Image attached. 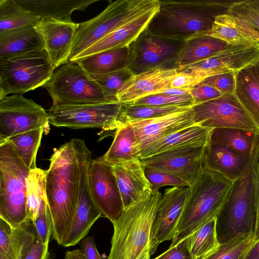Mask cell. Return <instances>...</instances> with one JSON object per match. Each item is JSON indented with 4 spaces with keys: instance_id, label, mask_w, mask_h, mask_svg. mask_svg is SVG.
Returning a JSON list of instances; mask_svg holds the SVG:
<instances>
[{
    "instance_id": "obj_30",
    "label": "cell",
    "mask_w": 259,
    "mask_h": 259,
    "mask_svg": "<svg viewBox=\"0 0 259 259\" xmlns=\"http://www.w3.org/2000/svg\"><path fill=\"white\" fill-rule=\"evenodd\" d=\"M209 35L229 45L254 46L259 42V33L228 14L218 16Z\"/></svg>"
},
{
    "instance_id": "obj_2",
    "label": "cell",
    "mask_w": 259,
    "mask_h": 259,
    "mask_svg": "<svg viewBox=\"0 0 259 259\" xmlns=\"http://www.w3.org/2000/svg\"><path fill=\"white\" fill-rule=\"evenodd\" d=\"M146 29L159 36L186 41L209 35L215 18L228 14L235 1H159Z\"/></svg>"
},
{
    "instance_id": "obj_53",
    "label": "cell",
    "mask_w": 259,
    "mask_h": 259,
    "mask_svg": "<svg viewBox=\"0 0 259 259\" xmlns=\"http://www.w3.org/2000/svg\"><path fill=\"white\" fill-rule=\"evenodd\" d=\"M243 259H259V240L254 241Z\"/></svg>"
},
{
    "instance_id": "obj_45",
    "label": "cell",
    "mask_w": 259,
    "mask_h": 259,
    "mask_svg": "<svg viewBox=\"0 0 259 259\" xmlns=\"http://www.w3.org/2000/svg\"><path fill=\"white\" fill-rule=\"evenodd\" d=\"M33 223L37 238L43 243H49L50 237L52 235L53 225L48 202L43 204L37 218Z\"/></svg>"
},
{
    "instance_id": "obj_46",
    "label": "cell",
    "mask_w": 259,
    "mask_h": 259,
    "mask_svg": "<svg viewBox=\"0 0 259 259\" xmlns=\"http://www.w3.org/2000/svg\"><path fill=\"white\" fill-rule=\"evenodd\" d=\"M235 72L230 71L205 78L202 83L212 87L224 95L234 94L236 86Z\"/></svg>"
},
{
    "instance_id": "obj_7",
    "label": "cell",
    "mask_w": 259,
    "mask_h": 259,
    "mask_svg": "<svg viewBox=\"0 0 259 259\" xmlns=\"http://www.w3.org/2000/svg\"><path fill=\"white\" fill-rule=\"evenodd\" d=\"M159 5L158 0L111 2L95 17L79 23L69 62L120 27Z\"/></svg>"
},
{
    "instance_id": "obj_16",
    "label": "cell",
    "mask_w": 259,
    "mask_h": 259,
    "mask_svg": "<svg viewBox=\"0 0 259 259\" xmlns=\"http://www.w3.org/2000/svg\"><path fill=\"white\" fill-rule=\"evenodd\" d=\"M190 193V187H174L165 189L152 225L150 237V255L162 242L175 236Z\"/></svg>"
},
{
    "instance_id": "obj_17",
    "label": "cell",
    "mask_w": 259,
    "mask_h": 259,
    "mask_svg": "<svg viewBox=\"0 0 259 259\" xmlns=\"http://www.w3.org/2000/svg\"><path fill=\"white\" fill-rule=\"evenodd\" d=\"M205 146L172 149L139 159L144 166L171 173L183 180L190 187L203 167Z\"/></svg>"
},
{
    "instance_id": "obj_3",
    "label": "cell",
    "mask_w": 259,
    "mask_h": 259,
    "mask_svg": "<svg viewBox=\"0 0 259 259\" xmlns=\"http://www.w3.org/2000/svg\"><path fill=\"white\" fill-rule=\"evenodd\" d=\"M161 196L159 190L151 189L124 208L112 223L114 231L107 259H140L150 248L151 229Z\"/></svg>"
},
{
    "instance_id": "obj_42",
    "label": "cell",
    "mask_w": 259,
    "mask_h": 259,
    "mask_svg": "<svg viewBox=\"0 0 259 259\" xmlns=\"http://www.w3.org/2000/svg\"><path fill=\"white\" fill-rule=\"evenodd\" d=\"M228 14L259 33V0L235 1Z\"/></svg>"
},
{
    "instance_id": "obj_23",
    "label": "cell",
    "mask_w": 259,
    "mask_h": 259,
    "mask_svg": "<svg viewBox=\"0 0 259 259\" xmlns=\"http://www.w3.org/2000/svg\"><path fill=\"white\" fill-rule=\"evenodd\" d=\"M155 7L120 27L79 54L74 60L107 50L130 46L145 30L159 9Z\"/></svg>"
},
{
    "instance_id": "obj_10",
    "label": "cell",
    "mask_w": 259,
    "mask_h": 259,
    "mask_svg": "<svg viewBox=\"0 0 259 259\" xmlns=\"http://www.w3.org/2000/svg\"><path fill=\"white\" fill-rule=\"evenodd\" d=\"M185 41L154 35L146 29L129 46L126 67L134 75L154 69L178 68L177 61Z\"/></svg>"
},
{
    "instance_id": "obj_55",
    "label": "cell",
    "mask_w": 259,
    "mask_h": 259,
    "mask_svg": "<svg viewBox=\"0 0 259 259\" xmlns=\"http://www.w3.org/2000/svg\"><path fill=\"white\" fill-rule=\"evenodd\" d=\"M163 93L172 95L182 96L190 94V91L169 88Z\"/></svg>"
},
{
    "instance_id": "obj_9",
    "label": "cell",
    "mask_w": 259,
    "mask_h": 259,
    "mask_svg": "<svg viewBox=\"0 0 259 259\" xmlns=\"http://www.w3.org/2000/svg\"><path fill=\"white\" fill-rule=\"evenodd\" d=\"M53 105L74 106L111 102L100 87L78 64L69 62L55 71L44 86Z\"/></svg>"
},
{
    "instance_id": "obj_25",
    "label": "cell",
    "mask_w": 259,
    "mask_h": 259,
    "mask_svg": "<svg viewBox=\"0 0 259 259\" xmlns=\"http://www.w3.org/2000/svg\"><path fill=\"white\" fill-rule=\"evenodd\" d=\"M251 158L241 157L223 145L208 142L205 148L203 165L234 182L246 170Z\"/></svg>"
},
{
    "instance_id": "obj_38",
    "label": "cell",
    "mask_w": 259,
    "mask_h": 259,
    "mask_svg": "<svg viewBox=\"0 0 259 259\" xmlns=\"http://www.w3.org/2000/svg\"><path fill=\"white\" fill-rule=\"evenodd\" d=\"M190 251L195 259H201L220 245L216 233V218L198 228L190 236Z\"/></svg>"
},
{
    "instance_id": "obj_29",
    "label": "cell",
    "mask_w": 259,
    "mask_h": 259,
    "mask_svg": "<svg viewBox=\"0 0 259 259\" xmlns=\"http://www.w3.org/2000/svg\"><path fill=\"white\" fill-rule=\"evenodd\" d=\"M45 50L42 38L34 26L0 33V59Z\"/></svg>"
},
{
    "instance_id": "obj_44",
    "label": "cell",
    "mask_w": 259,
    "mask_h": 259,
    "mask_svg": "<svg viewBox=\"0 0 259 259\" xmlns=\"http://www.w3.org/2000/svg\"><path fill=\"white\" fill-rule=\"evenodd\" d=\"M145 174L152 190H159L163 186L172 187H189L183 180L168 172L152 167L144 166Z\"/></svg>"
},
{
    "instance_id": "obj_22",
    "label": "cell",
    "mask_w": 259,
    "mask_h": 259,
    "mask_svg": "<svg viewBox=\"0 0 259 259\" xmlns=\"http://www.w3.org/2000/svg\"><path fill=\"white\" fill-rule=\"evenodd\" d=\"M121 196L124 207L136 202L150 185L145 174V167L139 158L111 165Z\"/></svg>"
},
{
    "instance_id": "obj_14",
    "label": "cell",
    "mask_w": 259,
    "mask_h": 259,
    "mask_svg": "<svg viewBox=\"0 0 259 259\" xmlns=\"http://www.w3.org/2000/svg\"><path fill=\"white\" fill-rule=\"evenodd\" d=\"M92 198L105 217L113 223L124 209L121 196L111 166L100 158L90 159L88 170Z\"/></svg>"
},
{
    "instance_id": "obj_43",
    "label": "cell",
    "mask_w": 259,
    "mask_h": 259,
    "mask_svg": "<svg viewBox=\"0 0 259 259\" xmlns=\"http://www.w3.org/2000/svg\"><path fill=\"white\" fill-rule=\"evenodd\" d=\"M125 104L157 107L176 106L182 108L191 107L194 105L191 94L177 96L163 92L150 95L132 103Z\"/></svg>"
},
{
    "instance_id": "obj_20",
    "label": "cell",
    "mask_w": 259,
    "mask_h": 259,
    "mask_svg": "<svg viewBox=\"0 0 259 259\" xmlns=\"http://www.w3.org/2000/svg\"><path fill=\"white\" fill-rule=\"evenodd\" d=\"M130 123L133 125L136 135L138 153L152 143L195 124L192 107L161 116Z\"/></svg>"
},
{
    "instance_id": "obj_49",
    "label": "cell",
    "mask_w": 259,
    "mask_h": 259,
    "mask_svg": "<svg viewBox=\"0 0 259 259\" xmlns=\"http://www.w3.org/2000/svg\"><path fill=\"white\" fill-rule=\"evenodd\" d=\"M200 83L194 76L179 71L171 81L169 88L190 91Z\"/></svg>"
},
{
    "instance_id": "obj_4",
    "label": "cell",
    "mask_w": 259,
    "mask_h": 259,
    "mask_svg": "<svg viewBox=\"0 0 259 259\" xmlns=\"http://www.w3.org/2000/svg\"><path fill=\"white\" fill-rule=\"evenodd\" d=\"M259 141L245 172L233 183L216 217V233L221 244L242 236L253 238L256 224L255 171Z\"/></svg>"
},
{
    "instance_id": "obj_33",
    "label": "cell",
    "mask_w": 259,
    "mask_h": 259,
    "mask_svg": "<svg viewBox=\"0 0 259 259\" xmlns=\"http://www.w3.org/2000/svg\"><path fill=\"white\" fill-rule=\"evenodd\" d=\"M226 42L209 35L197 36L185 41L176 63L178 68L209 58L228 47Z\"/></svg>"
},
{
    "instance_id": "obj_48",
    "label": "cell",
    "mask_w": 259,
    "mask_h": 259,
    "mask_svg": "<svg viewBox=\"0 0 259 259\" xmlns=\"http://www.w3.org/2000/svg\"><path fill=\"white\" fill-rule=\"evenodd\" d=\"M189 240L188 236L153 259H195L190 251Z\"/></svg>"
},
{
    "instance_id": "obj_27",
    "label": "cell",
    "mask_w": 259,
    "mask_h": 259,
    "mask_svg": "<svg viewBox=\"0 0 259 259\" xmlns=\"http://www.w3.org/2000/svg\"><path fill=\"white\" fill-rule=\"evenodd\" d=\"M36 238L32 221L12 228L0 219V253L10 259H24Z\"/></svg>"
},
{
    "instance_id": "obj_50",
    "label": "cell",
    "mask_w": 259,
    "mask_h": 259,
    "mask_svg": "<svg viewBox=\"0 0 259 259\" xmlns=\"http://www.w3.org/2000/svg\"><path fill=\"white\" fill-rule=\"evenodd\" d=\"M79 245L87 259H103L97 248L93 237H85L80 241Z\"/></svg>"
},
{
    "instance_id": "obj_37",
    "label": "cell",
    "mask_w": 259,
    "mask_h": 259,
    "mask_svg": "<svg viewBox=\"0 0 259 259\" xmlns=\"http://www.w3.org/2000/svg\"><path fill=\"white\" fill-rule=\"evenodd\" d=\"M49 131L45 127L24 132L8 139L16 148L25 165L31 170L36 168V158L42 135ZM6 141V140H5Z\"/></svg>"
},
{
    "instance_id": "obj_35",
    "label": "cell",
    "mask_w": 259,
    "mask_h": 259,
    "mask_svg": "<svg viewBox=\"0 0 259 259\" xmlns=\"http://www.w3.org/2000/svg\"><path fill=\"white\" fill-rule=\"evenodd\" d=\"M40 20L13 0H0V33L27 26H35Z\"/></svg>"
},
{
    "instance_id": "obj_8",
    "label": "cell",
    "mask_w": 259,
    "mask_h": 259,
    "mask_svg": "<svg viewBox=\"0 0 259 259\" xmlns=\"http://www.w3.org/2000/svg\"><path fill=\"white\" fill-rule=\"evenodd\" d=\"M54 69L45 50L0 59V100L44 87Z\"/></svg>"
},
{
    "instance_id": "obj_28",
    "label": "cell",
    "mask_w": 259,
    "mask_h": 259,
    "mask_svg": "<svg viewBox=\"0 0 259 259\" xmlns=\"http://www.w3.org/2000/svg\"><path fill=\"white\" fill-rule=\"evenodd\" d=\"M235 73L234 95L259 128V60Z\"/></svg>"
},
{
    "instance_id": "obj_40",
    "label": "cell",
    "mask_w": 259,
    "mask_h": 259,
    "mask_svg": "<svg viewBox=\"0 0 259 259\" xmlns=\"http://www.w3.org/2000/svg\"><path fill=\"white\" fill-rule=\"evenodd\" d=\"M112 102H118L117 95L125 82L134 75L127 68L101 74H89Z\"/></svg>"
},
{
    "instance_id": "obj_13",
    "label": "cell",
    "mask_w": 259,
    "mask_h": 259,
    "mask_svg": "<svg viewBox=\"0 0 259 259\" xmlns=\"http://www.w3.org/2000/svg\"><path fill=\"white\" fill-rule=\"evenodd\" d=\"M194 121L202 127L237 128L259 131L252 118L234 94L223 96L192 107Z\"/></svg>"
},
{
    "instance_id": "obj_24",
    "label": "cell",
    "mask_w": 259,
    "mask_h": 259,
    "mask_svg": "<svg viewBox=\"0 0 259 259\" xmlns=\"http://www.w3.org/2000/svg\"><path fill=\"white\" fill-rule=\"evenodd\" d=\"M212 130L195 123L148 145L139 152L137 158H146L172 149L206 146Z\"/></svg>"
},
{
    "instance_id": "obj_19",
    "label": "cell",
    "mask_w": 259,
    "mask_h": 259,
    "mask_svg": "<svg viewBox=\"0 0 259 259\" xmlns=\"http://www.w3.org/2000/svg\"><path fill=\"white\" fill-rule=\"evenodd\" d=\"M34 27L55 69L68 63L79 23L40 20Z\"/></svg>"
},
{
    "instance_id": "obj_47",
    "label": "cell",
    "mask_w": 259,
    "mask_h": 259,
    "mask_svg": "<svg viewBox=\"0 0 259 259\" xmlns=\"http://www.w3.org/2000/svg\"><path fill=\"white\" fill-rule=\"evenodd\" d=\"M190 94L193 99L194 105L218 98L224 95L215 88L202 82L192 88Z\"/></svg>"
},
{
    "instance_id": "obj_54",
    "label": "cell",
    "mask_w": 259,
    "mask_h": 259,
    "mask_svg": "<svg viewBox=\"0 0 259 259\" xmlns=\"http://www.w3.org/2000/svg\"><path fill=\"white\" fill-rule=\"evenodd\" d=\"M64 259H87L80 249L77 248L65 252Z\"/></svg>"
},
{
    "instance_id": "obj_41",
    "label": "cell",
    "mask_w": 259,
    "mask_h": 259,
    "mask_svg": "<svg viewBox=\"0 0 259 259\" xmlns=\"http://www.w3.org/2000/svg\"><path fill=\"white\" fill-rule=\"evenodd\" d=\"M253 238L242 236L220 244L212 252L201 259H243L253 244Z\"/></svg>"
},
{
    "instance_id": "obj_52",
    "label": "cell",
    "mask_w": 259,
    "mask_h": 259,
    "mask_svg": "<svg viewBox=\"0 0 259 259\" xmlns=\"http://www.w3.org/2000/svg\"><path fill=\"white\" fill-rule=\"evenodd\" d=\"M255 189L256 203V224L254 240H259V156L256 162L255 171Z\"/></svg>"
},
{
    "instance_id": "obj_12",
    "label": "cell",
    "mask_w": 259,
    "mask_h": 259,
    "mask_svg": "<svg viewBox=\"0 0 259 259\" xmlns=\"http://www.w3.org/2000/svg\"><path fill=\"white\" fill-rule=\"evenodd\" d=\"M49 124L48 113L22 94H13L0 100V142L41 127L49 131Z\"/></svg>"
},
{
    "instance_id": "obj_21",
    "label": "cell",
    "mask_w": 259,
    "mask_h": 259,
    "mask_svg": "<svg viewBox=\"0 0 259 259\" xmlns=\"http://www.w3.org/2000/svg\"><path fill=\"white\" fill-rule=\"evenodd\" d=\"M179 68L154 69L133 75L117 95L118 102L130 103L146 96L162 93L169 88Z\"/></svg>"
},
{
    "instance_id": "obj_31",
    "label": "cell",
    "mask_w": 259,
    "mask_h": 259,
    "mask_svg": "<svg viewBox=\"0 0 259 259\" xmlns=\"http://www.w3.org/2000/svg\"><path fill=\"white\" fill-rule=\"evenodd\" d=\"M259 141V131L237 128H215L208 142L223 145L239 156L250 158Z\"/></svg>"
},
{
    "instance_id": "obj_58",
    "label": "cell",
    "mask_w": 259,
    "mask_h": 259,
    "mask_svg": "<svg viewBox=\"0 0 259 259\" xmlns=\"http://www.w3.org/2000/svg\"><path fill=\"white\" fill-rule=\"evenodd\" d=\"M258 43H259V42H258Z\"/></svg>"
},
{
    "instance_id": "obj_36",
    "label": "cell",
    "mask_w": 259,
    "mask_h": 259,
    "mask_svg": "<svg viewBox=\"0 0 259 259\" xmlns=\"http://www.w3.org/2000/svg\"><path fill=\"white\" fill-rule=\"evenodd\" d=\"M46 170L36 167L30 170L26 180V212L27 219L33 222L41 206L47 202L46 184Z\"/></svg>"
},
{
    "instance_id": "obj_51",
    "label": "cell",
    "mask_w": 259,
    "mask_h": 259,
    "mask_svg": "<svg viewBox=\"0 0 259 259\" xmlns=\"http://www.w3.org/2000/svg\"><path fill=\"white\" fill-rule=\"evenodd\" d=\"M48 256L49 243H43L37 238L24 259H48Z\"/></svg>"
},
{
    "instance_id": "obj_15",
    "label": "cell",
    "mask_w": 259,
    "mask_h": 259,
    "mask_svg": "<svg viewBox=\"0 0 259 259\" xmlns=\"http://www.w3.org/2000/svg\"><path fill=\"white\" fill-rule=\"evenodd\" d=\"M259 60V43L254 46L230 45L213 56L179 68V71L196 77L200 82L205 78L230 71L236 72Z\"/></svg>"
},
{
    "instance_id": "obj_5",
    "label": "cell",
    "mask_w": 259,
    "mask_h": 259,
    "mask_svg": "<svg viewBox=\"0 0 259 259\" xmlns=\"http://www.w3.org/2000/svg\"><path fill=\"white\" fill-rule=\"evenodd\" d=\"M233 182L203 167L190 186L189 195L169 247L189 236L198 228L217 217Z\"/></svg>"
},
{
    "instance_id": "obj_1",
    "label": "cell",
    "mask_w": 259,
    "mask_h": 259,
    "mask_svg": "<svg viewBox=\"0 0 259 259\" xmlns=\"http://www.w3.org/2000/svg\"><path fill=\"white\" fill-rule=\"evenodd\" d=\"M90 151L83 140L72 139L55 148L46 170V194L52 237L61 245L76 211L83 164Z\"/></svg>"
},
{
    "instance_id": "obj_26",
    "label": "cell",
    "mask_w": 259,
    "mask_h": 259,
    "mask_svg": "<svg viewBox=\"0 0 259 259\" xmlns=\"http://www.w3.org/2000/svg\"><path fill=\"white\" fill-rule=\"evenodd\" d=\"M41 20L73 22L74 11H84L98 0H13Z\"/></svg>"
},
{
    "instance_id": "obj_32",
    "label": "cell",
    "mask_w": 259,
    "mask_h": 259,
    "mask_svg": "<svg viewBox=\"0 0 259 259\" xmlns=\"http://www.w3.org/2000/svg\"><path fill=\"white\" fill-rule=\"evenodd\" d=\"M128 47L114 48L74 60L89 74L114 72L127 67Z\"/></svg>"
},
{
    "instance_id": "obj_39",
    "label": "cell",
    "mask_w": 259,
    "mask_h": 259,
    "mask_svg": "<svg viewBox=\"0 0 259 259\" xmlns=\"http://www.w3.org/2000/svg\"><path fill=\"white\" fill-rule=\"evenodd\" d=\"M184 108H185L176 106L157 107L122 103L120 109L119 121L122 125L134 121L149 119L161 116Z\"/></svg>"
},
{
    "instance_id": "obj_56",
    "label": "cell",
    "mask_w": 259,
    "mask_h": 259,
    "mask_svg": "<svg viewBox=\"0 0 259 259\" xmlns=\"http://www.w3.org/2000/svg\"><path fill=\"white\" fill-rule=\"evenodd\" d=\"M149 251L150 248L146 250V251L142 255L140 259H150V255L149 254Z\"/></svg>"
},
{
    "instance_id": "obj_11",
    "label": "cell",
    "mask_w": 259,
    "mask_h": 259,
    "mask_svg": "<svg viewBox=\"0 0 259 259\" xmlns=\"http://www.w3.org/2000/svg\"><path fill=\"white\" fill-rule=\"evenodd\" d=\"M122 104L115 102L74 106L52 105L48 112L49 123L57 127L115 131L121 126L119 115Z\"/></svg>"
},
{
    "instance_id": "obj_6",
    "label": "cell",
    "mask_w": 259,
    "mask_h": 259,
    "mask_svg": "<svg viewBox=\"0 0 259 259\" xmlns=\"http://www.w3.org/2000/svg\"><path fill=\"white\" fill-rule=\"evenodd\" d=\"M30 170L11 143L0 142V219L12 228L28 220L26 180Z\"/></svg>"
},
{
    "instance_id": "obj_18",
    "label": "cell",
    "mask_w": 259,
    "mask_h": 259,
    "mask_svg": "<svg viewBox=\"0 0 259 259\" xmlns=\"http://www.w3.org/2000/svg\"><path fill=\"white\" fill-rule=\"evenodd\" d=\"M91 158L90 154L82 167L77 207L72 220L62 239L61 245L64 247L78 244L87 236L95 222L102 215L92 198L88 184V165Z\"/></svg>"
},
{
    "instance_id": "obj_57",
    "label": "cell",
    "mask_w": 259,
    "mask_h": 259,
    "mask_svg": "<svg viewBox=\"0 0 259 259\" xmlns=\"http://www.w3.org/2000/svg\"><path fill=\"white\" fill-rule=\"evenodd\" d=\"M0 259H10L4 254L0 253Z\"/></svg>"
},
{
    "instance_id": "obj_34",
    "label": "cell",
    "mask_w": 259,
    "mask_h": 259,
    "mask_svg": "<svg viewBox=\"0 0 259 259\" xmlns=\"http://www.w3.org/2000/svg\"><path fill=\"white\" fill-rule=\"evenodd\" d=\"M138 144L133 125L125 123L114 133V139L109 149L100 159L113 165L138 158Z\"/></svg>"
}]
</instances>
